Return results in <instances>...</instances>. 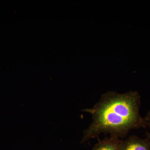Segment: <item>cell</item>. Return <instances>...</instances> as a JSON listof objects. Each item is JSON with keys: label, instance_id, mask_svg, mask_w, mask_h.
I'll return each mask as SVG.
<instances>
[{"label": "cell", "instance_id": "cell-5", "mask_svg": "<svg viewBox=\"0 0 150 150\" xmlns=\"http://www.w3.org/2000/svg\"><path fill=\"white\" fill-rule=\"evenodd\" d=\"M146 134L147 138L149 139L150 142V133H149V132H147Z\"/></svg>", "mask_w": 150, "mask_h": 150}, {"label": "cell", "instance_id": "cell-3", "mask_svg": "<svg viewBox=\"0 0 150 150\" xmlns=\"http://www.w3.org/2000/svg\"><path fill=\"white\" fill-rule=\"evenodd\" d=\"M122 140L115 136L106 137L98 142L94 146L92 150H119Z\"/></svg>", "mask_w": 150, "mask_h": 150}, {"label": "cell", "instance_id": "cell-4", "mask_svg": "<svg viewBox=\"0 0 150 150\" xmlns=\"http://www.w3.org/2000/svg\"><path fill=\"white\" fill-rule=\"evenodd\" d=\"M144 120L146 127H149L150 129V110L148 112L146 117L144 118Z\"/></svg>", "mask_w": 150, "mask_h": 150}, {"label": "cell", "instance_id": "cell-1", "mask_svg": "<svg viewBox=\"0 0 150 150\" xmlns=\"http://www.w3.org/2000/svg\"><path fill=\"white\" fill-rule=\"evenodd\" d=\"M141 96L137 91L124 93L108 91L101 96L96 104L83 111L90 113L92 121L83 131L81 143L110 134L121 138L132 129L146 127L140 114Z\"/></svg>", "mask_w": 150, "mask_h": 150}, {"label": "cell", "instance_id": "cell-2", "mask_svg": "<svg viewBox=\"0 0 150 150\" xmlns=\"http://www.w3.org/2000/svg\"><path fill=\"white\" fill-rule=\"evenodd\" d=\"M119 150H150V142L147 138L142 139L137 136H131L126 140H122Z\"/></svg>", "mask_w": 150, "mask_h": 150}]
</instances>
